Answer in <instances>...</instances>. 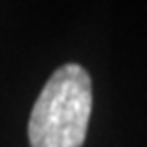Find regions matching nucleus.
<instances>
[{
	"mask_svg": "<svg viewBox=\"0 0 147 147\" xmlns=\"http://www.w3.org/2000/svg\"><path fill=\"white\" fill-rule=\"evenodd\" d=\"M92 110V80L80 63L57 67L29 119L31 147H82Z\"/></svg>",
	"mask_w": 147,
	"mask_h": 147,
	"instance_id": "1",
	"label": "nucleus"
}]
</instances>
